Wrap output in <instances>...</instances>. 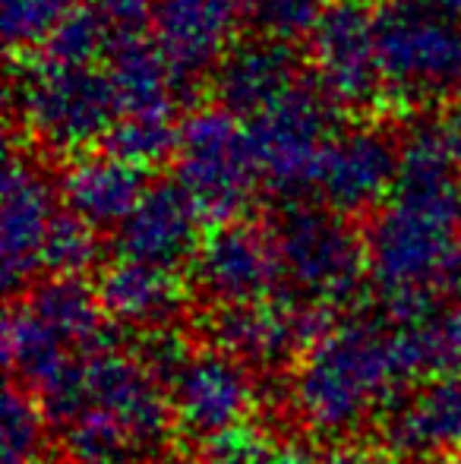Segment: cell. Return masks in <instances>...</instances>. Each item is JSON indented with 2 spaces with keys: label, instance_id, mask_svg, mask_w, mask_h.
<instances>
[{
  "label": "cell",
  "instance_id": "cell-1",
  "mask_svg": "<svg viewBox=\"0 0 461 464\" xmlns=\"http://www.w3.org/2000/svg\"><path fill=\"white\" fill-rule=\"evenodd\" d=\"M386 310L439 304L461 266V117L439 111L401 130L395 189L363 231Z\"/></svg>",
  "mask_w": 461,
  "mask_h": 464
},
{
  "label": "cell",
  "instance_id": "cell-2",
  "mask_svg": "<svg viewBox=\"0 0 461 464\" xmlns=\"http://www.w3.org/2000/svg\"><path fill=\"white\" fill-rule=\"evenodd\" d=\"M420 382L411 342L395 313L335 316L291 372V408L310 433L351 440L382 423L395 401Z\"/></svg>",
  "mask_w": 461,
  "mask_h": 464
},
{
  "label": "cell",
  "instance_id": "cell-3",
  "mask_svg": "<svg viewBox=\"0 0 461 464\" xmlns=\"http://www.w3.org/2000/svg\"><path fill=\"white\" fill-rule=\"evenodd\" d=\"M82 464L149 461L174 427L168 385L146 351L105 344L48 398H38Z\"/></svg>",
  "mask_w": 461,
  "mask_h": 464
},
{
  "label": "cell",
  "instance_id": "cell-4",
  "mask_svg": "<svg viewBox=\"0 0 461 464\" xmlns=\"http://www.w3.org/2000/svg\"><path fill=\"white\" fill-rule=\"evenodd\" d=\"M105 344L108 313L86 278H38L6 306V370L35 398H48Z\"/></svg>",
  "mask_w": 461,
  "mask_h": 464
},
{
  "label": "cell",
  "instance_id": "cell-5",
  "mask_svg": "<svg viewBox=\"0 0 461 464\" xmlns=\"http://www.w3.org/2000/svg\"><path fill=\"white\" fill-rule=\"evenodd\" d=\"M10 114L38 152H54L73 161L99 152L120 121L114 82L99 63H51L38 54L13 57Z\"/></svg>",
  "mask_w": 461,
  "mask_h": 464
},
{
  "label": "cell",
  "instance_id": "cell-6",
  "mask_svg": "<svg viewBox=\"0 0 461 464\" xmlns=\"http://www.w3.org/2000/svg\"><path fill=\"white\" fill-rule=\"evenodd\" d=\"M386 108L399 117L446 111L461 95V19L437 0L373 6Z\"/></svg>",
  "mask_w": 461,
  "mask_h": 464
},
{
  "label": "cell",
  "instance_id": "cell-7",
  "mask_svg": "<svg viewBox=\"0 0 461 464\" xmlns=\"http://www.w3.org/2000/svg\"><path fill=\"white\" fill-rule=\"evenodd\" d=\"M265 225L275 240L288 297L335 316L360 291L363 278H370L367 240L348 215L326 202H278Z\"/></svg>",
  "mask_w": 461,
  "mask_h": 464
},
{
  "label": "cell",
  "instance_id": "cell-8",
  "mask_svg": "<svg viewBox=\"0 0 461 464\" xmlns=\"http://www.w3.org/2000/svg\"><path fill=\"white\" fill-rule=\"evenodd\" d=\"M158 351L146 354L165 376L174 427L187 440L209 449L240 430H250L259 389L246 363L216 344L184 348L168 335H158Z\"/></svg>",
  "mask_w": 461,
  "mask_h": 464
},
{
  "label": "cell",
  "instance_id": "cell-9",
  "mask_svg": "<svg viewBox=\"0 0 461 464\" xmlns=\"http://www.w3.org/2000/svg\"><path fill=\"white\" fill-rule=\"evenodd\" d=\"M174 180L209 225L246 218V208L263 189V178L244 121L216 104L190 111L180 121Z\"/></svg>",
  "mask_w": 461,
  "mask_h": 464
},
{
  "label": "cell",
  "instance_id": "cell-10",
  "mask_svg": "<svg viewBox=\"0 0 461 464\" xmlns=\"http://www.w3.org/2000/svg\"><path fill=\"white\" fill-rule=\"evenodd\" d=\"M341 111L320 92L310 73L278 98L272 108L246 121L253 159H256L263 189L278 202L313 199L320 161L332 136L341 130Z\"/></svg>",
  "mask_w": 461,
  "mask_h": 464
},
{
  "label": "cell",
  "instance_id": "cell-11",
  "mask_svg": "<svg viewBox=\"0 0 461 464\" xmlns=\"http://www.w3.org/2000/svg\"><path fill=\"white\" fill-rule=\"evenodd\" d=\"M307 73L341 114L376 117L386 108L373 10L360 0H332L307 42Z\"/></svg>",
  "mask_w": 461,
  "mask_h": 464
},
{
  "label": "cell",
  "instance_id": "cell-12",
  "mask_svg": "<svg viewBox=\"0 0 461 464\" xmlns=\"http://www.w3.org/2000/svg\"><path fill=\"white\" fill-rule=\"evenodd\" d=\"M190 272L193 287L212 313L256 306L284 294L275 240L265 221L237 218L216 225L203 237Z\"/></svg>",
  "mask_w": 461,
  "mask_h": 464
},
{
  "label": "cell",
  "instance_id": "cell-13",
  "mask_svg": "<svg viewBox=\"0 0 461 464\" xmlns=\"http://www.w3.org/2000/svg\"><path fill=\"white\" fill-rule=\"evenodd\" d=\"M61 189L35 149L13 142L6 149L4 196H0V256H4V287L16 294L29 291L42 276L44 246L54 227Z\"/></svg>",
  "mask_w": 461,
  "mask_h": 464
},
{
  "label": "cell",
  "instance_id": "cell-14",
  "mask_svg": "<svg viewBox=\"0 0 461 464\" xmlns=\"http://www.w3.org/2000/svg\"><path fill=\"white\" fill-rule=\"evenodd\" d=\"M401 165V133L389 121L357 117L332 136L316 174L313 199L348 215H373L392 196Z\"/></svg>",
  "mask_w": 461,
  "mask_h": 464
},
{
  "label": "cell",
  "instance_id": "cell-15",
  "mask_svg": "<svg viewBox=\"0 0 461 464\" xmlns=\"http://www.w3.org/2000/svg\"><path fill=\"white\" fill-rule=\"evenodd\" d=\"M244 0H152V38L187 102L240 42Z\"/></svg>",
  "mask_w": 461,
  "mask_h": 464
},
{
  "label": "cell",
  "instance_id": "cell-16",
  "mask_svg": "<svg viewBox=\"0 0 461 464\" xmlns=\"http://www.w3.org/2000/svg\"><path fill=\"white\" fill-rule=\"evenodd\" d=\"M332 319L335 316L329 313L282 294L256 306L212 313V338H216V348L228 351L250 370L278 367L288 361L297 363V357Z\"/></svg>",
  "mask_w": 461,
  "mask_h": 464
},
{
  "label": "cell",
  "instance_id": "cell-17",
  "mask_svg": "<svg viewBox=\"0 0 461 464\" xmlns=\"http://www.w3.org/2000/svg\"><path fill=\"white\" fill-rule=\"evenodd\" d=\"M382 440L401 461H461V370L414 382L382 417Z\"/></svg>",
  "mask_w": 461,
  "mask_h": 464
},
{
  "label": "cell",
  "instance_id": "cell-18",
  "mask_svg": "<svg viewBox=\"0 0 461 464\" xmlns=\"http://www.w3.org/2000/svg\"><path fill=\"white\" fill-rule=\"evenodd\" d=\"M307 76V51L263 35H240L209 80L216 108L253 121Z\"/></svg>",
  "mask_w": 461,
  "mask_h": 464
},
{
  "label": "cell",
  "instance_id": "cell-19",
  "mask_svg": "<svg viewBox=\"0 0 461 464\" xmlns=\"http://www.w3.org/2000/svg\"><path fill=\"white\" fill-rule=\"evenodd\" d=\"M203 215L184 187L178 180H158L114 234V250L120 259L180 272L193 266L203 246Z\"/></svg>",
  "mask_w": 461,
  "mask_h": 464
},
{
  "label": "cell",
  "instance_id": "cell-20",
  "mask_svg": "<svg viewBox=\"0 0 461 464\" xmlns=\"http://www.w3.org/2000/svg\"><path fill=\"white\" fill-rule=\"evenodd\" d=\"M95 287H99L108 323L142 332L149 338L165 335L168 325L178 323L187 304V285L180 272L120 256L105 266Z\"/></svg>",
  "mask_w": 461,
  "mask_h": 464
},
{
  "label": "cell",
  "instance_id": "cell-21",
  "mask_svg": "<svg viewBox=\"0 0 461 464\" xmlns=\"http://www.w3.org/2000/svg\"><path fill=\"white\" fill-rule=\"evenodd\" d=\"M149 187L152 184L146 178V168H136L108 152H89L67 161L57 180L63 208L99 234L120 231Z\"/></svg>",
  "mask_w": 461,
  "mask_h": 464
},
{
  "label": "cell",
  "instance_id": "cell-22",
  "mask_svg": "<svg viewBox=\"0 0 461 464\" xmlns=\"http://www.w3.org/2000/svg\"><path fill=\"white\" fill-rule=\"evenodd\" d=\"M105 67L114 82L120 117L127 121H174L187 102L152 35L120 44L111 51Z\"/></svg>",
  "mask_w": 461,
  "mask_h": 464
},
{
  "label": "cell",
  "instance_id": "cell-23",
  "mask_svg": "<svg viewBox=\"0 0 461 464\" xmlns=\"http://www.w3.org/2000/svg\"><path fill=\"white\" fill-rule=\"evenodd\" d=\"M51 417L44 404L23 385H10L0 414V455L4 464H48Z\"/></svg>",
  "mask_w": 461,
  "mask_h": 464
},
{
  "label": "cell",
  "instance_id": "cell-24",
  "mask_svg": "<svg viewBox=\"0 0 461 464\" xmlns=\"http://www.w3.org/2000/svg\"><path fill=\"white\" fill-rule=\"evenodd\" d=\"M332 0H244V25L250 35L275 38L301 48L313 38Z\"/></svg>",
  "mask_w": 461,
  "mask_h": 464
},
{
  "label": "cell",
  "instance_id": "cell-25",
  "mask_svg": "<svg viewBox=\"0 0 461 464\" xmlns=\"http://www.w3.org/2000/svg\"><path fill=\"white\" fill-rule=\"evenodd\" d=\"M101 256V234L89 227L73 212L61 208L44 246L42 276L44 278H86V272Z\"/></svg>",
  "mask_w": 461,
  "mask_h": 464
},
{
  "label": "cell",
  "instance_id": "cell-26",
  "mask_svg": "<svg viewBox=\"0 0 461 464\" xmlns=\"http://www.w3.org/2000/svg\"><path fill=\"white\" fill-rule=\"evenodd\" d=\"M178 136H180L178 121H127V117H120L111 133H108V140L101 142L99 152H108L114 159L130 161V165L149 171L152 165L174 159Z\"/></svg>",
  "mask_w": 461,
  "mask_h": 464
},
{
  "label": "cell",
  "instance_id": "cell-27",
  "mask_svg": "<svg viewBox=\"0 0 461 464\" xmlns=\"http://www.w3.org/2000/svg\"><path fill=\"white\" fill-rule=\"evenodd\" d=\"M80 0H4V42L13 57L38 51Z\"/></svg>",
  "mask_w": 461,
  "mask_h": 464
},
{
  "label": "cell",
  "instance_id": "cell-28",
  "mask_svg": "<svg viewBox=\"0 0 461 464\" xmlns=\"http://www.w3.org/2000/svg\"><path fill=\"white\" fill-rule=\"evenodd\" d=\"M326 464H420V461H401L395 455H373V452H335ZM439 464H461V461H439Z\"/></svg>",
  "mask_w": 461,
  "mask_h": 464
},
{
  "label": "cell",
  "instance_id": "cell-29",
  "mask_svg": "<svg viewBox=\"0 0 461 464\" xmlns=\"http://www.w3.org/2000/svg\"><path fill=\"white\" fill-rule=\"evenodd\" d=\"M456 291H458V306H461V266H458V278H456Z\"/></svg>",
  "mask_w": 461,
  "mask_h": 464
},
{
  "label": "cell",
  "instance_id": "cell-30",
  "mask_svg": "<svg viewBox=\"0 0 461 464\" xmlns=\"http://www.w3.org/2000/svg\"><path fill=\"white\" fill-rule=\"evenodd\" d=\"M123 464H155L152 459H149V461H123Z\"/></svg>",
  "mask_w": 461,
  "mask_h": 464
},
{
  "label": "cell",
  "instance_id": "cell-31",
  "mask_svg": "<svg viewBox=\"0 0 461 464\" xmlns=\"http://www.w3.org/2000/svg\"><path fill=\"white\" fill-rule=\"evenodd\" d=\"M360 4H367V0H360ZM376 4H379V0H376Z\"/></svg>",
  "mask_w": 461,
  "mask_h": 464
}]
</instances>
